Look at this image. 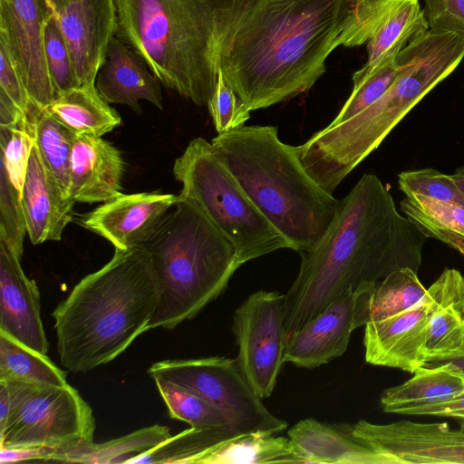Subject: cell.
Returning <instances> with one entry per match:
<instances>
[{"label": "cell", "mask_w": 464, "mask_h": 464, "mask_svg": "<svg viewBox=\"0 0 464 464\" xmlns=\"http://www.w3.org/2000/svg\"><path fill=\"white\" fill-rule=\"evenodd\" d=\"M218 68L250 111L308 92L343 45L355 0H213Z\"/></svg>", "instance_id": "6da1fadb"}, {"label": "cell", "mask_w": 464, "mask_h": 464, "mask_svg": "<svg viewBox=\"0 0 464 464\" xmlns=\"http://www.w3.org/2000/svg\"><path fill=\"white\" fill-rule=\"evenodd\" d=\"M427 237L397 209L387 187L364 174L339 200L319 242L301 251L296 278L285 294L286 336L348 291L372 286L394 271L418 273Z\"/></svg>", "instance_id": "7a4b0ae2"}, {"label": "cell", "mask_w": 464, "mask_h": 464, "mask_svg": "<svg viewBox=\"0 0 464 464\" xmlns=\"http://www.w3.org/2000/svg\"><path fill=\"white\" fill-rule=\"evenodd\" d=\"M158 299L148 252L115 249L111 259L84 276L53 312L62 365L72 372H88L118 357L149 330Z\"/></svg>", "instance_id": "3957f363"}, {"label": "cell", "mask_w": 464, "mask_h": 464, "mask_svg": "<svg viewBox=\"0 0 464 464\" xmlns=\"http://www.w3.org/2000/svg\"><path fill=\"white\" fill-rule=\"evenodd\" d=\"M464 58V37L428 31L396 57L398 72L372 105L334 127L326 126L295 146L306 172L328 193L383 141L393 128Z\"/></svg>", "instance_id": "277c9868"}, {"label": "cell", "mask_w": 464, "mask_h": 464, "mask_svg": "<svg viewBox=\"0 0 464 464\" xmlns=\"http://www.w3.org/2000/svg\"><path fill=\"white\" fill-rule=\"evenodd\" d=\"M219 160L268 221L297 252L309 250L331 226L339 200L304 169L295 146L275 126H242L211 140Z\"/></svg>", "instance_id": "5b68a950"}, {"label": "cell", "mask_w": 464, "mask_h": 464, "mask_svg": "<svg viewBox=\"0 0 464 464\" xmlns=\"http://www.w3.org/2000/svg\"><path fill=\"white\" fill-rule=\"evenodd\" d=\"M115 36L164 87L208 105L219 70L214 1L115 0Z\"/></svg>", "instance_id": "8992f818"}, {"label": "cell", "mask_w": 464, "mask_h": 464, "mask_svg": "<svg viewBox=\"0 0 464 464\" xmlns=\"http://www.w3.org/2000/svg\"><path fill=\"white\" fill-rule=\"evenodd\" d=\"M140 247L150 256L159 290L149 329H172L195 317L239 267L227 238L195 202L179 195Z\"/></svg>", "instance_id": "52a82bcc"}, {"label": "cell", "mask_w": 464, "mask_h": 464, "mask_svg": "<svg viewBox=\"0 0 464 464\" xmlns=\"http://www.w3.org/2000/svg\"><path fill=\"white\" fill-rule=\"evenodd\" d=\"M179 196L195 202L235 249L238 266L291 242L260 212L239 182L203 138L189 141L173 166Z\"/></svg>", "instance_id": "ba28073f"}, {"label": "cell", "mask_w": 464, "mask_h": 464, "mask_svg": "<svg viewBox=\"0 0 464 464\" xmlns=\"http://www.w3.org/2000/svg\"><path fill=\"white\" fill-rule=\"evenodd\" d=\"M160 378L201 396L221 411L240 433L265 431L278 434L288 423L276 417L243 374L237 359L212 356L188 360H165L148 370Z\"/></svg>", "instance_id": "9c48e42d"}, {"label": "cell", "mask_w": 464, "mask_h": 464, "mask_svg": "<svg viewBox=\"0 0 464 464\" xmlns=\"http://www.w3.org/2000/svg\"><path fill=\"white\" fill-rule=\"evenodd\" d=\"M90 405L68 383L34 384L0 428V448L68 449L93 441Z\"/></svg>", "instance_id": "30bf717a"}, {"label": "cell", "mask_w": 464, "mask_h": 464, "mask_svg": "<svg viewBox=\"0 0 464 464\" xmlns=\"http://www.w3.org/2000/svg\"><path fill=\"white\" fill-rule=\"evenodd\" d=\"M448 306L464 309V276L454 268H445L411 307L364 325L366 362L411 373L425 366L421 349L428 324L436 312Z\"/></svg>", "instance_id": "8fae6325"}, {"label": "cell", "mask_w": 464, "mask_h": 464, "mask_svg": "<svg viewBox=\"0 0 464 464\" xmlns=\"http://www.w3.org/2000/svg\"><path fill=\"white\" fill-rule=\"evenodd\" d=\"M285 294L259 290L246 297L233 315L237 361L262 399L273 393L285 362Z\"/></svg>", "instance_id": "7c38bea8"}, {"label": "cell", "mask_w": 464, "mask_h": 464, "mask_svg": "<svg viewBox=\"0 0 464 464\" xmlns=\"http://www.w3.org/2000/svg\"><path fill=\"white\" fill-rule=\"evenodd\" d=\"M428 31L419 0H355L343 46L367 44L368 59L360 70L369 73Z\"/></svg>", "instance_id": "4fadbf2b"}, {"label": "cell", "mask_w": 464, "mask_h": 464, "mask_svg": "<svg viewBox=\"0 0 464 464\" xmlns=\"http://www.w3.org/2000/svg\"><path fill=\"white\" fill-rule=\"evenodd\" d=\"M52 15L47 0H0V39L13 54L30 100L42 110L56 96L44 51Z\"/></svg>", "instance_id": "5bb4252c"}, {"label": "cell", "mask_w": 464, "mask_h": 464, "mask_svg": "<svg viewBox=\"0 0 464 464\" xmlns=\"http://www.w3.org/2000/svg\"><path fill=\"white\" fill-rule=\"evenodd\" d=\"M353 431L392 464H464V430L451 429L446 422L402 420L377 424L360 420Z\"/></svg>", "instance_id": "9a60e30c"}, {"label": "cell", "mask_w": 464, "mask_h": 464, "mask_svg": "<svg viewBox=\"0 0 464 464\" xmlns=\"http://www.w3.org/2000/svg\"><path fill=\"white\" fill-rule=\"evenodd\" d=\"M361 291H348L298 331L286 336L284 362L314 369L342 356L352 333L364 326Z\"/></svg>", "instance_id": "2e32d148"}, {"label": "cell", "mask_w": 464, "mask_h": 464, "mask_svg": "<svg viewBox=\"0 0 464 464\" xmlns=\"http://www.w3.org/2000/svg\"><path fill=\"white\" fill-rule=\"evenodd\" d=\"M69 47L78 85H95L115 35V0H65L53 11Z\"/></svg>", "instance_id": "e0dca14e"}, {"label": "cell", "mask_w": 464, "mask_h": 464, "mask_svg": "<svg viewBox=\"0 0 464 464\" xmlns=\"http://www.w3.org/2000/svg\"><path fill=\"white\" fill-rule=\"evenodd\" d=\"M177 200L178 195L174 194L121 193L81 216L78 222L108 240L115 249L140 247Z\"/></svg>", "instance_id": "ac0fdd59"}, {"label": "cell", "mask_w": 464, "mask_h": 464, "mask_svg": "<svg viewBox=\"0 0 464 464\" xmlns=\"http://www.w3.org/2000/svg\"><path fill=\"white\" fill-rule=\"evenodd\" d=\"M36 283L21 266V257L0 242V331L46 354L48 342L40 314Z\"/></svg>", "instance_id": "d6986e66"}, {"label": "cell", "mask_w": 464, "mask_h": 464, "mask_svg": "<svg viewBox=\"0 0 464 464\" xmlns=\"http://www.w3.org/2000/svg\"><path fill=\"white\" fill-rule=\"evenodd\" d=\"M27 235L34 245L62 238L75 201L44 166L34 144L22 190Z\"/></svg>", "instance_id": "ffe728a7"}, {"label": "cell", "mask_w": 464, "mask_h": 464, "mask_svg": "<svg viewBox=\"0 0 464 464\" xmlns=\"http://www.w3.org/2000/svg\"><path fill=\"white\" fill-rule=\"evenodd\" d=\"M124 161L102 137L76 135L70 160L71 198L75 202H107L121 194Z\"/></svg>", "instance_id": "44dd1931"}, {"label": "cell", "mask_w": 464, "mask_h": 464, "mask_svg": "<svg viewBox=\"0 0 464 464\" xmlns=\"http://www.w3.org/2000/svg\"><path fill=\"white\" fill-rule=\"evenodd\" d=\"M161 85L138 53L115 35L111 39L95 80V87L105 102L126 105L136 114L142 111V100L161 110Z\"/></svg>", "instance_id": "7402d4cb"}, {"label": "cell", "mask_w": 464, "mask_h": 464, "mask_svg": "<svg viewBox=\"0 0 464 464\" xmlns=\"http://www.w3.org/2000/svg\"><path fill=\"white\" fill-rule=\"evenodd\" d=\"M299 463L392 464L353 431V424L328 423L307 418L287 431Z\"/></svg>", "instance_id": "603a6c76"}, {"label": "cell", "mask_w": 464, "mask_h": 464, "mask_svg": "<svg viewBox=\"0 0 464 464\" xmlns=\"http://www.w3.org/2000/svg\"><path fill=\"white\" fill-rule=\"evenodd\" d=\"M464 392V373L450 362L428 363L408 381L382 392V409L401 412L417 406L443 402Z\"/></svg>", "instance_id": "cb8c5ba5"}, {"label": "cell", "mask_w": 464, "mask_h": 464, "mask_svg": "<svg viewBox=\"0 0 464 464\" xmlns=\"http://www.w3.org/2000/svg\"><path fill=\"white\" fill-rule=\"evenodd\" d=\"M44 110L76 135L102 137L121 123L120 114L101 97L95 85L61 92Z\"/></svg>", "instance_id": "d4e9b609"}, {"label": "cell", "mask_w": 464, "mask_h": 464, "mask_svg": "<svg viewBox=\"0 0 464 464\" xmlns=\"http://www.w3.org/2000/svg\"><path fill=\"white\" fill-rule=\"evenodd\" d=\"M167 426L154 424L128 435L103 442H91L68 449H53L50 461L62 463H127L170 437Z\"/></svg>", "instance_id": "484cf974"}, {"label": "cell", "mask_w": 464, "mask_h": 464, "mask_svg": "<svg viewBox=\"0 0 464 464\" xmlns=\"http://www.w3.org/2000/svg\"><path fill=\"white\" fill-rule=\"evenodd\" d=\"M401 211L428 238L438 239L464 257V206L421 195L405 196Z\"/></svg>", "instance_id": "4316f807"}, {"label": "cell", "mask_w": 464, "mask_h": 464, "mask_svg": "<svg viewBox=\"0 0 464 464\" xmlns=\"http://www.w3.org/2000/svg\"><path fill=\"white\" fill-rule=\"evenodd\" d=\"M427 288L417 272L402 268L392 272L372 286L362 290L365 322L382 320L399 314L420 301Z\"/></svg>", "instance_id": "83f0119b"}, {"label": "cell", "mask_w": 464, "mask_h": 464, "mask_svg": "<svg viewBox=\"0 0 464 464\" xmlns=\"http://www.w3.org/2000/svg\"><path fill=\"white\" fill-rule=\"evenodd\" d=\"M66 372L58 368L46 354L41 353L0 331V380L63 386Z\"/></svg>", "instance_id": "f1b7e54d"}, {"label": "cell", "mask_w": 464, "mask_h": 464, "mask_svg": "<svg viewBox=\"0 0 464 464\" xmlns=\"http://www.w3.org/2000/svg\"><path fill=\"white\" fill-rule=\"evenodd\" d=\"M31 121L34 145L42 161L60 187L70 195V160L76 134L45 110L37 109Z\"/></svg>", "instance_id": "f546056e"}, {"label": "cell", "mask_w": 464, "mask_h": 464, "mask_svg": "<svg viewBox=\"0 0 464 464\" xmlns=\"http://www.w3.org/2000/svg\"><path fill=\"white\" fill-rule=\"evenodd\" d=\"M154 381L170 418L196 429L231 426L221 411L197 393L167 380Z\"/></svg>", "instance_id": "4dcf8cb0"}, {"label": "cell", "mask_w": 464, "mask_h": 464, "mask_svg": "<svg viewBox=\"0 0 464 464\" xmlns=\"http://www.w3.org/2000/svg\"><path fill=\"white\" fill-rule=\"evenodd\" d=\"M464 352V309L448 306L436 312L427 328L421 353L426 364Z\"/></svg>", "instance_id": "1f68e13d"}, {"label": "cell", "mask_w": 464, "mask_h": 464, "mask_svg": "<svg viewBox=\"0 0 464 464\" xmlns=\"http://www.w3.org/2000/svg\"><path fill=\"white\" fill-rule=\"evenodd\" d=\"M397 72L396 58L369 73L360 69L356 71L353 74V88L348 100L328 126H337L376 102L390 88Z\"/></svg>", "instance_id": "d6a6232c"}, {"label": "cell", "mask_w": 464, "mask_h": 464, "mask_svg": "<svg viewBox=\"0 0 464 464\" xmlns=\"http://www.w3.org/2000/svg\"><path fill=\"white\" fill-rule=\"evenodd\" d=\"M398 184L405 196L421 195L464 206V195L450 175L431 168L401 171L398 174Z\"/></svg>", "instance_id": "836d02e7"}, {"label": "cell", "mask_w": 464, "mask_h": 464, "mask_svg": "<svg viewBox=\"0 0 464 464\" xmlns=\"http://www.w3.org/2000/svg\"><path fill=\"white\" fill-rule=\"evenodd\" d=\"M44 51L56 95L79 86L69 47L53 14L44 29Z\"/></svg>", "instance_id": "e575fe53"}, {"label": "cell", "mask_w": 464, "mask_h": 464, "mask_svg": "<svg viewBox=\"0 0 464 464\" xmlns=\"http://www.w3.org/2000/svg\"><path fill=\"white\" fill-rule=\"evenodd\" d=\"M207 106L218 134L244 126L250 118L251 111L227 83L219 70L215 92Z\"/></svg>", "instance_id": "d590c367"}, {"label": "cell", "mask_w": 464, "mask_h": 464, "mask_svg": "<svg viewBox=\"0 0 464 464\" xmlns=\"http://www.w3.org/2000/svg\"><path fill=\"white\" fill-rule=\"evenodd\" d=\"M423 13L430 31L464 37V0H425Z\"/></svg>", "instance_id": "8d00e7d4"}, {"label": "cell", "mask_w": 464, "mask_h": 464, "mask_svg": "<svg viewBox=\"0 0 464 464\" xmlns=\"http://www.w3.org/2000/svg\"><path fill=\"white\" fill-rule=\"evenodd\" d=\"M0 92L17 105L27 117L36 108L29 98L13 54L2 39H0Z\"/></svg>", "instance_id": "74e56055"}, {"label": "cell", "mask_w": 464, "mask_h": 464, "mask_svg": "<svg viewBox=\"0 0 464 464\" xmlns=\"http://www.w3.org/2000/svg\"><path fill=\"white\" fill-rule=\"evenodd\" d=\"M34 384L22 380H0V428L5 424Z\"/></svg>", "instance_id": "f35d334b"}, {"label": "cell", "mask_w": 464, "mask_h": 464, "mask_svg": "<svg viewBox=\"0 0 464 464\" xmlns=\"http://www.w3.org/2000/svg\"><path fill=\"white\" fill-rule=\"evenodd\" d=\"M401 415H430L450 417L464 420V392L451 400L410 408L402 411Z\"/></svg>", "instance_id": "ab89813d"}, {"label": "cell", "mask_w": 464, "mask_h": 464, "mask_svg": "<svg viewBox=\"0 0 464 464\" xmlns=\"http://www.w3.org/2000/svg\"><path fill=\"white\" fill-rule=\"evenodd\" d=\"M53 448L22 447L0 448V463H12L24 460L50 461Z\"/></svg>", "instance_id": "60d3db41"}, {"label": "cell", "mask_w": 464, "mask_h": 464, "mask_svg": "<svg viewBox=\"0 0 464 464\" xmlns=\"http://www.w3.org/2000/svg\"><path fill=\"white\" fill-rule=\"evenodd\" d=\"M28 120L24 112L0 92V126H14Z\"/></svg>", "instance_id": "b9f144b4"}, {"label": "cell", "mask_w": 464, "mask_h": 464, "mask_svg": "<svg viewBox=\"0 0 464 464\" xmlns=\"http://www.w3.org/2000/svg\"><path fill=\"white\" fill-rule=\"evenodd\" d=\"M450 177L464 195V164L456 169L454 173L450 175Z\"/></svg>", "instance_id": "7bdbcfd3"}, {"label": "cell", "mask_w": 464, "mask_h": 464, "mask_svg": "<svg viewBox=\"0 0 464 464\" xmlns=\"http://www.w3.org/2000/svg\"><path fill=\"white\" fill-rule=\"evenodd\" d=\"M442 362H450L452 364H454L459 370H460L464 373V352L461 353L449 358L447 360H444Z\"/></svg>", "instance_id": "ee69618b"}, {"label": "cell", "mask_w": 464, "mask_h": 464, "mask_svg": "<svg viewBox=\"0 0 464 464\" xmlns=\"http://www.w3.org/2000/svg\"><path fill=\"white\" fill-rule=\"evenodd\" d=\"M52 11L57 9L58 7H60L64 2L65 0H47Z\"/></svg>", "instance_id": "f6af8a7d"}, {"label": "cell", "mask_w": 464, "mask_h": 464, "mask_svg": "<svg viewBox=\"0 0 464 464\" xmlns=\"http://www.w3.org/2000/svg\"><path fill=\"white\" fill-rule=\"evenodd\" d=\"M460 429L464 430V420L459 421Z\"/></svg>", "instance_id": "bcb514c9"}]
</instances>
